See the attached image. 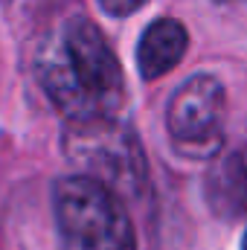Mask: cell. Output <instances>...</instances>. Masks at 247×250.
Wrapping results in <instances>:
<instances>
[{"mask_svg": "<svg viewBox=\"0 0 247 250\" xmlns=\"http://www.w3.org/2000/svg\"><path fill=\"white\" fill-rule=\"evenodd\" d=\"M143 3H148V0H99V6H102L108 15H114V18H125V15H131V12H137Z\"/></svg>", "mask_w": 247, "mask_h": 250, "instance_id": "7", "label": "cell"}, {"mask_svg": "<svg viewBox=\"0 0 247 250\" xmlns=\"http://www.w3.org/2000/svg\"><path fill=\"white\" fill-rule=\"evenodd\" d=\"M186 47H189V35L186 26L175 18H160L154 21L137 47V67L143 73V79H160L169 70H175L184 59Z\"/></svg>", "mask_w": 247, "mask_h": 250, "instance_id": "5", "label": "cell"}, {"mask_svg": "<svg viewBox=\"0 0 247 250\" xmlns=\"http://www.w3.org/2000/svg\"><path fill=\"white\" fill-rule=\"evenodd\" d=\"M224 87L209 73H195L172 93L166 128L175 151L192 160L215 157L224 146Z\"/></svg>", "mask_w": 247, "mask_h": 250, "instance_id": "4", "label": "cell"}, {"mask_svg": "<svg viewBox=\"0 0 247 250\" xmlns=\"http://www.w3.org/2000/svg\"><path fill=\"white\" fill-rule=\"evenodd\" d=\"M67 160L79 175L96 178L117 195H143L148 184V166L140 137L117 117L93 123H67L62 134Z\"/></svg>", "mask_w": 247, "mask_h": 250, "instance_id": "3", "label": "cell"}, {"mask_svg": "<svg viewBox=\"0 0 247 250\" xmlns=\"http://www.w3.org/2000/svg\"><path fill=\"white\" fill-rule=\"evenodd\" d=\"M209 201L218 212L233 215L247 209V151L224 157L209 175Z\"/></svg>", "mask_w": 247, "mask_h": 250, "instance_id": "6", "label": "cell"}, {"mask_svg": "<svg viewBox=\"0 0 247 250\" xmlns=\"http://www.w3.org/2000/svg\"><path fill=\"white\" fill-rule=\"evenodd\" d=\"M35 76L64 123H93L117 117L123 108V67L99 26L84 15L64 18L41 41Z\"/></svg>", "mask_w": 247, "mask_h": 250, "instance_id": "1", "label": "cell"}, {"mask_svg": "<svg viewBox=\"0 0 247 250\" xmlns=\"http://www.w3.org/2000/svg\"><path fill=\"white\" fill-rule=\"evenodd\" d=\"M62 250H137L123 195L87 175H67L53 187Z\"/></svg>", "mask_w": 247, "mask_h": 250, "instance_id": "2", "label": "cell"}, {"mask_svg": "<svg viewBox=\"0 0 247 250\" xmlns=\"http://www.w3.org/2000/svg\"><path fill=\"white\" fill-rule=\"evenodd\" d=\"M215 3H230V0H215Z\"/></svg>", "mask_w": 247, "mask_h": 250, "instance_id": "8", "label": "cell"}, {"mask_svg": "<svg viewBox=\"0 0 247 250\" xmlns=\"http://www.w3.org/2000/svg\"><path fill=\"white\" fill-rule=\"evenodd\" d=\"M245 250H247V236H245Z\"/></svg>", "mask_w": 247, "mask_h": 250, "instance_id": "9", "label": "cell"}]
</instances>
